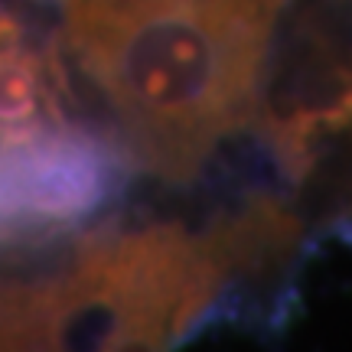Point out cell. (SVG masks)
I'll return each instance as SVG.
<instances>
[{"mask_svg": "<svg viewBox=\"0 0 352 352\" xmlns=\"http://www.w3.org/2000/svg\"><path fill=\"white\" fill-rule=\"evenodd\" d=\"M346 127H352V85L346 95H340V98L333 101L329 108H323L320 118H316V134H320V131H346Z\"/></svg>", "mask_w": 352, "mask_h": 352, "instance_id": "4", "label": "cell"}, {"mask_svg": "<svg viewBox=\"0 0 352 352\" xmlns=\"http://www.w3.org/2000/svg\"><path fill=\"white\" fill-rule=\"evenodd\" d=\"M131 157L78 121L0 138V248L69 235L124 189Z\"/></svg>", "mask_w": 352, "mask_h": 352, "instance_id": "3", "label": "cell"}, {"mask_svg": "<svg viewBox=\"0 0 352 352\" xmlns=\"http://www.w3.org/2000/svg\"><path fill=\"white\" fill-rule=\"evenodd\" d=\"M69 52L121 127L131 164L186 183L258 108L287 0H46Z\"/></svg>", "mask_w": 352, "mask_h": 352, "instance_id": "1", "label": "cell"}, {"mask_svg": "<svg viewBox=\"0 0 352 352\" xmlns=\"http://www.w3.org/2000/svg\"><path fill=\"white\" fill-rule=\"evenodd\" d=\"M239 261L215 222L98 228L69 261L26 280L20 349H166L215 310Z\"/></svg>", "mask_w": 352, "mask_h": 352, "instance_id": "2", "label": "cell"}]
</instances>
